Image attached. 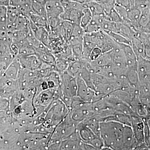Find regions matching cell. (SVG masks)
<instances>
[{"instance_id":"1","label":"cell","mask_w":150,"mask_h":150,"mask_svg":"<svg viewBox=\"0 0 150 150\" xmlns=\"http://www.w3.org/2000/svg\"><path fill=\"white\" fill-rule=\"evenodd\" d=\"M125 125L115 121L100 122V136L108 150H122V138Z\"/></svg>"},{"instance_id":"2","label":"cell","mask_w":150,"mask_h":150,"mask_svg":"<svg viewBox=\"0 0 150 150\" xmlns=\"http://www.w3.org/2000/svg\"><path fill=\"white\" fill-rule=\"evenodd\" d=\"M45 121L54 129L68 115L69 110L61 99L54 100L46 108Z\"/></svg>"},{"instance_id":"3","label":"cell","mask_w":150,"mask_h":150,"mask_svg":"<svg viewBox=\"0 0 150 150\" xmlns=\"http://www.w3.org/2000/svg\"><path fill=\"white\" fill-rule=\"evenodd\" d=\"M69 113L73 121L78 124L96 114L93 111L92 103L84 101L75 105Z\"/></svg>"},{"instance_id":"4","label":"cell","mask_w":150,"mask_h":150,"mask_svg":"<svg viewBox=\"0 0 150 150\" xmlns=\"http://www.w3.org/2000/svg\"><path fill=\"white\" fill-rule=\"evenodd\" d=\"M76 78L77 91L76 96L84 102H93L101 98L96 92L90 88L80 76L78 75Z\"/></svg>"},{"instance_id":"5","label":"cell","mask_w":150,"mask_h":150,"mask_svg":"<svg viewBox=\"0 0 150 150\" xmlns=\"http://www.w3.org/2000/svg\"><path fill=\"white\" fill-rule=\"evenodd\" d=\"M60 74L62 83L61 96H66L73 98L76 96L77 91L76 78L70 75L67 71Z\"/></svg>"},{"instance_id":"6","label":"cell","mask_w":150,"mask_h":150,"mask_svg":"<svg viewBox=\"0 0 150 150\" xmlns=\"http://www.w3.org/2000/svg\"><path fill=\"white\" fill-rule=\"evenodd\" d=\"M22 67L25 69L37 71L40 69L43 62L37 54L24 56H17Z\"/></svg>"},{"instance_id":"7","label":"cell","mask_w":150,"mask_h":150,"mask_svg":"<svg viewBox=\"0 0 150 150\" xmlns=\"http://www.w3.org/2000/svg\"><path fill=\"white\" fill-rule=\"evenodd\" d=\"M137 70L139 83H150V61L144 57L138 59Z\"/></svg>"},{"instance_id":"8","label":"cell","mask_w":150,"mask_h":150,"mask_svg":"<svg viewBox=\"0 0 150 150\" xmlns=\"http://www.w3.org/2000/svg\"><path fill=\"white\" fill-rule=\"evenodd\" d=\"M56 91V89L48 88L41 91L34 98V105L47 107L54 100L57 99Z\"/></svg>"},{"instance_id":"9","label":"cell","mask_w":150,"mask_h":150,"mask_svg":"<svg viewBox=\"0 0 150 150\" xmlns=\"http://www.w3.org/2000/svg\"><path fill=\"white\" fill-rule=\"evenodd\" d=\"M138 145L132 127L125 125L122 138V150H135Z\"/></svg>"},{"instance_id":"10","label":"cell","mask_w":150,"mask_h":150,"mask_svg":"<svg viewBox=\"0 0 150 150\" xmlns=\"http://www.w3.org/2000/svg\"><path fill=\"white\" fill-rule=\"evenodd\" d=\"M45 7L48 18L60 17L64 11L62 3L59 0H47Z\"/></svg>"},{"instance_id":"11","label":"cell","mask_w":150,"mask_h":150,"mask_svg":"<svg viewBox=\"0 0 150 150\" xmlns=\"http://www.w3.org/2000/svg\"><path fill=\"white\" fill-rule=\"evenodd\" d=\"M22 68L18 58L16 56L7 67L2 76L16 80Z\"/></svg>"},{"instance_id":"12","label":"cell","mask_w":150,"mask_h":150,"mask_svg":"<svg viewBox=\"0 0 150 150\" xmlns=\"http://www.w3.org/2000/svg\"><path fill=\"white\" fill-rule=\"evenodd\" d=\"M118 45L123 50L125 55L128 67L137 65L138 59L131 45L125 44H119Z\"/></svg>"},{"instance_id":"13","label":"cell","mask_w":150,"mask_h":150,"mask_svg":"<svg viewBox=\"0 0 150 150\" xmlns=\"http://www.w3.org/2000/svg\"><path fill=\"white\" fill-rule=\"evenodd\" d=\"M125 76L130 85L135 88H138L139 85V81L137 70V64L128 67Z\"/></svg>"},{"instance_id":"14","label":"cell","mask_w":150,"mask_h":150,"mask_svg":"<svg viewBox=\"0 0 150 150\" xmlns=\"http://www.w3.org/2000/svg\"><path fill=\"white\" fill-rule=\"evenodd\" d=\"M137 32L134 30L129 25L124 23H117V29L116 33L123 35L124 37L131 40L136 36Z\"/></svg>"},{"instance_id":"15","label":"cell","mask_w":150,"mask_h":150,"mask_svg":"<svg viewBox=\"0 0 150 150\" xmlns=\"http://www.w3.org/2000/svg\"><path fill=\"white\" fill-rule=\"evenodd\" d=\"M131 46L137 59L140 57L144 58V45L142 40L135 36L131 40Z\"/></svg>"},{"instance_id":"16","label":"cell","mask_w":150,"mask_h":150,"mask_svg":"<svg viewBox=\"0 0 150 150\" xmlns=\"http://www.w3.org/2000/svg\"><path fill=\"white\" fill-rule=\"evenodd\" d=\"M150 24V8L141 10V14L138 23V30L140 32Z\"/></svg>"},{"instance_id":"17","label":"cell","mask_w":150,"mask_h":150,"mask_svg":"<svg viewBox=\"0 0 150 150\" xmlns=\"http://www.w3.org/2000/svg\"><path fill=\"white\" fill-rule=\"evenodd\" d=\"M29 20L38 27H44L50 33L51 28L48 24V18L33 13L29 17Z\"/></svg>"},{"instance_id":"18","label":"cell","mask_w":150,"mask_h":150,"mask_svg":"<svg viewBox=\"0 0 150 150\" xmlns=\"http://www.w3.org/2000/svg\"><path fill=\"white\" fill-rule=\"evenodd\" d=\"M33 54H36L35 48L31 46L26 39H25L20 48L18 54L17 56H27Z\"/></svg>"},{"instance_id":"19","label":"cell","mask_w":150,"mask_h":150,"mask_svg":"<svg viewBox=\"0 0 150 150\" xmlns=\"http://www.w3.org/2000/svg\"><path fill=\"white\" fill-rule=\"evenodd\" d=\"M83 67L82 63L80 60H74L70 62L67 71L73 76L76 77Z\"/></svg>"},{"instance_id":"20","label":"cell","mask_w":150,"mask_h":150,"mask_svg":"<svg viewBox=\"0 0 150 150\" xmlns=\"http://www.w3.org/2000/svg\"><path fill=\"white\" fill-rule=\"evenodd\" d=\"M93 62L98 67H103L110 66L112 63L111 51L103 53L99 58Z\"/></svg>"},{"instance_id":"21","label":"cell","mask_w":150,"mask_h":150,"mask_svg":"<svg viewBox=\"0 0 150 150\" xmlns=\"http://www.w3.org/2000/svg\"><path fill=\"white\" fill-rule=\"evenodd\" d=\"M93 14L91 11L88 7L85 8L83 10V15L81 18L80 25L84 30L90 23L93 18Z\"/></svg>"},{"instance_id":"22","label":"cell","mask_w":150,"mask_h":150,"mask_svg":"<svg viewBox=\"0 0 150 150\" xmlns=\"http://www.w3.org/2000/svg\"><path fill=\"white\" fill-rule=\"evenodd\" d=\"M96 1L102 7L105 15L108 14L114 9L116 4L115 0H97Z\"/></svg>"},{"instance_id":"23","label":"cell","mask_w":150,"mask_h":150,"mask_svg":"<svg viewBox=\"0 0 150 150\" xmlns=\"http://www.w3.org/2000/svg\"><path fill=\"white\" fill-rule=\"evenodd\" d=\"M32 9L33 13L47 18L45 4L32 1Z\"/></svg>"},{"instance_id":"24","label":"cell","mask_w":150,"mask_h":150,"mask_svg":"<svg viewBox=\"0 0 150 150\" xmlns=\"http://www.w3.org/2000/svg\"><path fill=\"white\" fill-rule=\"evenodd\" d=\"M105 33L108 34L114 41L118 44H128V45H130L131 46V40L124 37L123 35L116 33L112 32H108Z\"/></svg>"},{"instance_id":"25","label":"cell","mask_w":150,"mask_h":150,"mask_svg":"<svg viewBox=\"0 0 150 150\" xmlns=\"http://www.w3.org/2000/svg\"><path fill=\"white\" fill-rule=\"evenodd\" d=\"M86 4L87 7L91 11L93 16L104 13L102 7L96 1H91Z\"/></svg>"},{"instance_id":"26","label":"cell","mask_w":150,"mask_h":150,"mask_svg":"<svg viewBox=\"0 0 150 150\" xmlns=\"http://www.w3.org/2000/svg\"><path fill=\"white\" fill-rule=\"evenodd\" d=\"M71 47L73 57L74 59L75 60H79L81 59L83 52V43L76 44L71 46Z\"/></svg>"},{"instance_id":"27","label":"cell","mask_w":150,"mask_h":150,"mask_svg":"<svg viewBox=\"0 0 150 150\" xmlns=\"http://www.w3.org/2000/svg\"><path fill=\"white\" fill-rule=\"evenodd\" d=\"M100 30H101L100 25L93 18L84 30L86 33H93L98 32Z\"/></svg>"},{"instance_id":"28","label":"cell","mask_w":150,"mask_h":150,"mask_svg":"<svg viewBox=\"0 0 150 150\" xmlns=\"http://www.w3.org/2000/svg\"><path fill=\"white\" fill-rule=\"evenodd\" d=\"M114 9L123 21V23L126 22L127 21V10L128 9L123 6L120 5L116 3Z\"/></svg>"},{"instance_id":"29","label":"cell","mask_w":150,"mask_h":150,"mask_svg":"<svg viewBox=\"0 0 150 150\" xmlns=\"http://www.w3.org/2000/svg\"><path fill=\"white\" fill-rule=\"evenodd\" d=\"M105 16L106 19L109 21L116 23H123V21L117 12L115 11L114 9L112 10L108 14Z\"/></svg>"},{"instance_id":"30","label":"cell","mask_w":150,"mask_h":150,"mask_svg":"<svg viewBox=\"0 0 150 150\" xmlns=\"http://www.w3.org/2000/svg\"><path fill=\"white\" fill-rule=\"evenodd\" d=\"M7 7L0 6V27H6V20Z\"/></svg>"},{"instance_id":"31","label":"cell","mask_w":150,"mask_h":150,"mask_svg":"<svg viewBox=\"0 0 150 150\" xmlns=\"http://www.w3.org/2000/svg\"><path fill=\"white\" fill-rule=\"evenodd\" d=\"M103 54V52L101 48L99 47H94L91 52L90 55L89 59L91 61H96L97 59L99 58Z\"/></svg>"},{"instance_id":"32","label":"cell","mask_w":150,"mask_h":150,"mask_svg":"<svg viewBox=\"0 0 150 150\" xmlns=\"http://www.w3.org/2000/svg\"><path fill=\"white\" fill-rule=\"evenodd\" d=\"M116 4L120 5L129 9L133 6L132 0H115Z\"/></svg>"},{"instance_id":"33","label":"cell","mask_w":150,"mask_h":150,"mask_svg":"<svg viewBox=\"0 0 150 150\" xmlns=\"http://www.w3.org/2000/svg\"><path fill=\"white\" fill-rule=\"evenodd\" d=\"M140 100L146 110H150V96L140 98Z\"/></svg>"},{"instance_id":"34","label":"cell","mask_w":150,"mask_h":150,"mask_svg":"<svg viewBox=\"0 0 150 150\" xmlns=\"http://www.w3.org/2000/svg\"><path fill=\"white\" fill-rule=\"evenodd\" d=\"M23 0H10L9 6L18 7Z\"/></svg>"},{"instance_id":"35","label":"cell","mask_w":150,"mask_h":150,"mask_svg":"<svg viewBox=\"0 0 150 150\" xmlns=\"http://www.w3.org/2000/svg\"><path fill=\"white\" fill-rule=\"evenodd\" d=\"M10 0H0V6L8 7L9 6Z\"/></svg>"},{"instance_id":"36","label":"cell","mask_w":150,"mask_h":150,"mask_svg":"<svg viewBox=\"0 0 150 150\" xmlns=\"http://www.w3.org/2000/svg\"><path fill=\"white\" fill-rule=\"evenodd\" d=\"M71 1L79 3V4H86V3L91 1V0H71Z\"/></svg>"},{"instance_id":"37","label":"cell","mask_w":150,"mask_h":150,"mask_svg":"<svg viewBox=\"0 0 150 150\" xmlns=\"http://www.w3.org/2000/svg\"><path fill=\"white\" fill-rule=\"evenodd\" d=\"M31 1L33 2H35L40 3V4H45L47 0H31Z\"/></svg>"},{"instance_id":"38","label":"cell","mask_w":150,"mask_h":150,"mask_svg":"<svg viewBox=\"0 0 150 150\" xmlns=\"http://www.w3.org/2000/svg\"><path fill=\"white\" fill-rule=\"evenodd\" d=\"M59 1H60L61 2H62L65 1H69V0H59Z\"/></svg>"},{"instance_id":"39","label":"cell","mask_w":150,"mask_h":150,"mask_svg":"<svg viewBox=\"0 0 150 150\" xmlns=\"http://www.w3.org/2000/svg\"><path fill=\"white\" fill-rule=\"evenodd\" d=\"M91 1H97V0H91Z\"/></svg>"},{"instance_id":"40","label":"cell","mask_w":150,"mask_h":150,"mask_svg":"<svg viewBox=\"0 0 150 150\" xmlns=\"http://www.w3.org/2000/svg\"></svg>"}]
</instances>
